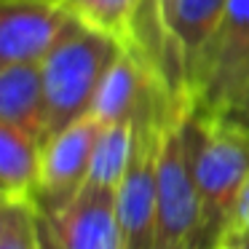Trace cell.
I'll use <instances>...</instances> for the list:
<instances>
[{"label": "cell", "mask_w": 249, "mask_h": 249, "mask_svg": "<svg viewBox=\"0 0 249 249\" xmlns=\"http://www.w3.org/2000/svg\"><path fill=\"white\" fill-rule=\"evenodd\" d=\"M156 91H169L163 78H158L156 72L142 62V56L137 54L134 49L121 46L118 56H115L113 65L107 67V72H105L102 83H99V89H97V97H94V105H91V115L102 126L134 121V115L145 107V102ZM179 102H182V99H179Z\"/></svg>", "instance_id": "ba28073f"}, {"label": "cell", "mask_w": 249, "mask_h": 249, "mask_svg": "<svg viewBox=\"0 0 249 249\" xmlns=\"http://www.w3.org/2000/svg\"><path fill=\"white\" fill-rule=\"evenodd\" d=\"M185 110H174L158 129L156 196H158V236L156 249L193 247L198 231V190L193 177L190 147L185 140Z\"/></svg>", "instance_id": "277c9868"}, {"label": "cell", "mask_w": 249, "mask_h": 249, "mask_svg": "<svg viewBox=\"0 0 249 249\" xmlns=\"http://www.w3.org/2000/svg\"><path fill=\"white\" fill-rule=\"evenodd\" d=\"M75 24L56 0H3L0 3V65L40 62Z\"/></svg>", "instance_id": "8992f818"}, {"label": "cell", "mask_w": 249, "mask_h": 249, "mask_svg": "<svg viewBox=\"0 0 249 249\" xmlns=\"http://www.w3.org/2000/svg\"><path fill=\"white\" fill-rule=\"evenodd\" d=\"M46 220L62 249H124L113 188L86 182L62 209L46 214Z\"/></svg>", "instance_id": "52a82bcc"}, {"label": "cell", "mask_w": 249, "mask_h": 249, "mask_svg": "<svg viewBox=\"0 0 249 249\" xmlns=\"http://www.w3.org/2000/svg\"><path fill=\"white\" fill-rule=\"evenodd\" d=\"M156 3H158V11H161V8H163V6H166L169 0H156Z\"/></svg>", "instance_id": "d6986e66"}, {"label": "cell", "mask_w": 249, "mask_h": 249, "mask_svg": "<svg viewBox=\"0 0 249 249\" xmlns=\"http://www.w3.org/2000/svg\"><path fill=\"white\" fill-rule=\"evenodd\" d=\"M0 249H38V204L35 201H3Z\"/></svg>", "instance_id": "5bb4252c"}, {"label": "cell", "mask_w": 249, "mask_h": 249, "mask_svg": "<svg viewBox=\"0 0 249 249\" xmlns=\"http://www.w3.org/2000/svg\"><path fill=\"white\" fill-rule=\"evenodd\" d=\"M182 126L201 206L193 247L220 249L233 225L238 196L249 179V131L193 107L185 110Z\"/></svg>", "instance_id": "6da1fadb"}, {"label": "cell", "mask_w": 249, "mask_h": 249, "mask_svg": "<svg viewBox=\"0 0 249 249\" xmlns=\"http://www.w3.org/2000/svg\"><path fill=\"white\" fill-rule=\"evenodd\" d=\"M179 249H196V247H179Z\"/></svg>", "instance_id": "ffe728a7"}, {"label": "cell", "mask_w": 249, "mask_h": 249, "mask_svg": "<svg viewBox=\"0 0 249 249\" xmlns=\"http://www.w3.org/2000/svg\"><path fill=\"white\" fill-rule=\"evenodd\" d=\"M38 249H62V244L56 241L54 231H51L46 214L38 209Z\"/></svg>", "instance_id": "e0dca14e"}, {"label": "cell", "mask_w": 249, "mask_h": 249, "mask_svg": "<svg viewBox=\"0 0 249 249\" xmlns=\"http://www.w3.org/2000/svg\"><path fill=\"white\" fill-rule=\"evenodd\" d=\"M134 137H137L134 121L102 126L97 145H94L91 169H89L86 182L118 190L121 179H124L126 169H129L131 153H134Z\"/></svg>", "instance_id": "7c38bea8"}, {"label": "cell", "mask_w": 249, "mask_h": 249, "mask_svg": "<svg viewBox=\"0 0 249 249\" xmlns=\"http://www.w3.org/2000/svg\"><path fill=\"white\" fill-rule=\"evenodd\" d=\"M118 51L121 43L75 19L70 33L40 62L46 94V140L91 113L97 89Z\"/></svg>", "instance_id": "7a4b0ae2"}, {"label": "cell", "mask_w": 249, "mask_h": 249, "mask_svg": "<svg viewBox=\"0 0 249 249\" xmlns=\"http://www.w3.org/2000/svg\"><path fill=\"white\" fill-rule=\"evenodd\" d=\"M43 145L17 126L0 124V185L3 201H35L40 190Z\"/></svg>", "instance_id": "8fae6325"}, {"label": "cell", "mask_w": 249, "mask_h": 249, "mask_svg": "<svg viewBox=\"0 0 249 249\" xmlns=\"http://www.w3.org/2000/svg\"><path fill=\"white\" fill-rule=\"evenodd\" d=\"M228 0H169L161 8V22L185 62V75L204 46L220 27Z\"/></svg>", "instance_id": "30bf717a"}, {"label": "cell", "mask_w": 249, "mask_h": 249, "mask_svg": "<svg viewBox=\"0 0 249 249\" xmlns=\"http://www.w3.org/2000/svg\"><path fill=\"white\" fill-rule=\"evenodd\" d=\"M220 249H249V233L231 228V231H228V236L222 238Z\"/></svg>", "instance_id": "ac0fdd59"}, {"label": "cell", "mask_w": 249, "mask_h": 249, "mask_svg": "<svg viewBox=\"0 0 249 249\" xmlns=\"http://www.w3.org/2000/svg\"><path fill=\"white\" fill-rule=\"evenodd\" d=\"M99 131H102V124L89 113L43 142L40 190L35 198L40 212L51 214L62 209L86 185Z\"/></svg>", "instance_id": "5b68a950"}, {"label": "cell", "mask_w": 249, "mask_h": 249, "mask_svg": "<svg viewBox=\"0 0 249 249\" xmlns=\"http://www.w3.org/2000/svg\"><path fill=\"white\" fill-rule=\"evenodd\" d=\"M0 124L17 126L30 137L46 140L43 72L35 62L0 65Z\"/></svg>", "instance_id": "9c48e42d"}, {"label": "cell", "mask_w": 249, "mask_h": 249, "mask_svg": "<svg viewBox=\"0 0 249 249\" xmlns=\"http://www.w3.org/2000/svg\"><path fill=\"white\" fill-rule=\"evenodd\" d=\"M231 228L249 233V179H247V185H244L241 196H238V204H236V212H233V225Z\"/></svg>", "instance_id": "2e32d148"}, {"label": "cell", "mask_w": 249, "mask_h": 249, "mask_svg": "<svg viewBox=\"0 0 249 249\" xmlns=\"http://www.w3.org/2000/svg\"><path fill=\"white\" fill-rule=\"evenodd\" d=\"M86 27L99 30L115 43L129 46L142 0H56Z\"/></svg>", "instance_id": "4fadbf2b"}, {"label": "cell", "mask_w": 249, "mask_h": 249, "mask_svg": "<svg viewBox=\"0 0 249 249\" xmlns=\"http://www.w3.org/2000/svg\"><path fill=\"white\" fill-rule=\"evenodd\" d=\"M220 121H228V124L241 126V129L249 131V78H247V83H244V89L238 91L236 102L228 107V113L222 115Z\"/></svg>", "instance_id": "9a60e30c"}, {"label": "cell", "mask_w": 249, "mask_h": 249, "mask_svg": "<svg viewBox=\"0 0 249 249\" xmlns=\"http://www.w3.org/2000/svg\"><path fill=\"white\" fill-rule=\"evenodd\" d=\"M249 78V0H228L220 27L188 70L190 107L222 118Z\"/></svg>", "instance_id": "3957f363"}]
</instances>
